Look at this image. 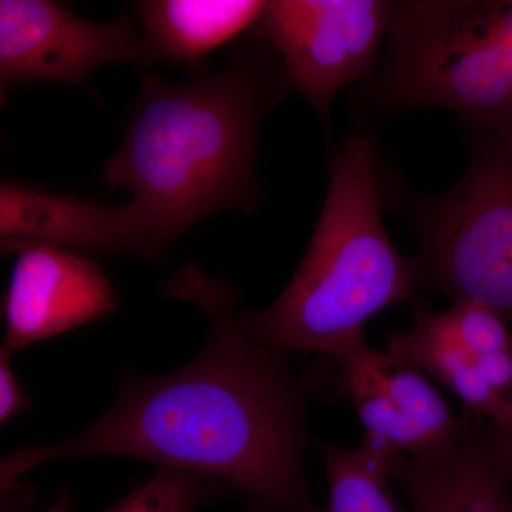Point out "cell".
<instances>
[{"label":"cell","instance_id":"7","mask_svg":"<svg viewBox=\"0 0 512 512\" xmlns=\"http://www.w3.org/2000/svg\"><path fill=\"white\" fill-rule=\"evenodd\" d=\"M154 57L126 16L96 22L50 0L0 2V83L83 84L110 63L144 67Z\"/></svg>","mask_w":512,"mask_h":512},{"label":"cell","instance_id":"8","mask_svg":"<svg viewBox=\"0 0 512 512\" xmlns=\"http://www.w3.org/2000/svg\"><path fill=\"white\" fill-rule=\"evenodd\" d=\"M343 386L365 426V439L402 456L417 457L450 446L467 419L454 416L426 375L366 339L336 357Z\"/></svg>","mask_w":512,"mask_h":512},{"label":"cell","instance_id":"15","mask_svg":"<svg viewBox=\"0 0 512 512\" xmlns=\"http://www.w3.org/2000/svg\"><path fill=\"white\" fill-rule=\"evenodd\" d=\"M220 483L194 471L160 468L156 476L101 512H194L212 497Z\"/></svg>","mask_w":512,"mask_h":512},{"label":"cell","instance_id":"6","mask_svg":"<svg viewBox=\"0 0 512 512\" xmlns=\"http://www.w3.org/2000/svg\"><path fill=\"white\" fill-rule=\"evenodd\" d=\"M394 6L387 0H274L266 2L255 35L276 52L292 89L328 124L336 94L375 73Z\"/></svg>","mask_w":512,"mask_h":512},{"label":"cell","instance_id":"11","mask_svg":"<svg viewBox=\"0 0 512 512\" xmlns=\"http://www.w3.org/2000/svg\"><path fill=\"white\" fill-rule=\"evenodd\" d=\"M481 419L471 413L464 433L434 453L390 457V478L407 494L410 511L512 512L511 481Z\"/></svg>","mask_w":512,"mask_h":512},{"label":"cell","instance_id":"9","mask_svg":"<svg viewBox=\"0 0 512 512\" xmlns=\"http://www.w3.org/2000/svg\"><path fill=\"white\" fill-rule=\"evenodd\" d=\"M119 305V292L92 259L49 245L22 249L3 302L2 349L13 355L107 318Z\"/></svg>","mask_w":512,"mask_h":512},{"label":"cell","instance_id":"2","mask_svg":"<svg viewBox=\"0 0 512 512\" xmlns=\"http://www.w3.org/2000/svg\"><path fill=\"white\" fill-rule=\"evenodd\" d=\"M266 52L238 50L222 72L181 86L144 76L104 180L130 192L151 259L215 212L255 207L258 126L292 89Z\"/></svg>","mask_w":512,"mask_h":512},{"label":"cell","instance_id":"4","mask_svg":"<svg viewBox=\"0 0 512 512\" xmlns=\"http://www.w3.org/2000/svg\"><path fill=\"white\" fill-rule=\"evenodd\" d=\"M352 101L377 117L453 111L512 148V0L397 2L384 62Z\"/></svg>","mask_w":512,"mask_h":512},{"label":"cell","instance_id":"13","mask_svg":"<svg viewBox=\"0 0 512 512\" xmlns=\"http://www.w3.org/2000/svg\"><path fill=\"white\" fill-rule=\"evenodd\" d=\"M387 350L443 383L463 400L468 412L503 426L500 404L481 376V355L461 339L451 309H417L412 328L390 336Z\"/></svg>","mask_w":512,"mask_h":512},{"label":"cell","instance_id":"12","mask_svg":"<svg viewBox=\"0 0 512 512\" xmlns=\"http://www.w3.org/2000/svg\"><path fill=\"white\" fill-rule=\"evenodd\" d=\"M265 5L259 0H146L136 9L154 60L194 66L255 28Z\"/></svg>","mask_w":512,"mask_h":512},{"label":"cell","instance_id":"5","mask_svg":"<svg viewBox=\"0 0 512 512\" xmlns=\"http://www.w3.org/2000/svg\"><path fill=\"white\" fill-rule=\"evenodd\" d=\"M468 146L466 173L439 197L406 190L380 161L383 202L416 232L417 288L487 306L512 329V148L477 131Z\"/></svg>","mask_w":512,"mask_h":512},{"label":"cell","instance_id":"14","mask_svg":"<svg viewBox=\"0 0 512 512\" xmlns=\"http://www.w3.org/2000/svg\"><path fill=\"white\" fill-rule=\"evenodd\" d=\"M320 453L329 498L319 512H412L404 510L390 488L392 451L365 439L357 448L322 444Z\"/></svg>","mask_w":512,"mask_h":512},{"label":"cell","instance_id":"16","mask_svg":"<svg viewBox=\"0 0 512 512\" xmlns=\"http://www.w3.org/2000/svg\"><path fill=\"white\" fill-rule=\"evenodd\" d=\"M10 353L0 350V421L2 424L18 417L30 409L28 394L22 387L10 366Z\"/></svg>","mask_w":512,"mask_h":512},{"label":"cell","instance_id":"10","mask_svg":"<svg viewBox=\"0 0 512 512\" xmlns=\"http://www.w3.org/2000/svg\"><path fill=\"white\" fill-rule=\"evenodd\" d=\"M0 245L2 255L49 245L151 259L146 232L130 204L111 207L9 181L0 185Z\"/></svg>","mask_w":512,"mask_h":512},{"label":"cell","instance_id":"1","mask_svg":"<svg viewBox=\"0 0 512 512\" xmlns=\"http://www.w3.org/2000/svg\"><path fill=\"white\" fill-rule=\"evenodd\" d=\"M164 292L207 313L200 356L171 375H124L109 412L79 436L5 458L2 488L56 458L117 456L217 478L271 510L319 512L303 471L306 384L245 329L225 282L190 265Z\"/></svg>","mask_w":512,"mask_h":512},{"label":"cell","instance_id":"3","mask_svg":"<svg viewBox=\"0 0 512 512\" xmlns=\"http://www.w3.org/2000/svg\"><path fill=\"white\" fill-rule=\"evenodd\" d=\"M383 207L375 141L356 131L330 164L328 194L301 264L269 308L241 313L245 329L285 356L336 359L365 339L367 320L412 301L416 262L390 241Z\"/></svg>","mask_w":512,"mask_h":512},{"label":"cell","instance_id":"17","mask_svg":"<svg viewBox=\"0 0 512 512\" xmlns=\"http://www.w3.org/2000/svg\"><path fill=\"white\" fill-rule=\"evenodd\" d=\"M42 512H74L69 490L64 488L62 493L59 494V497L56 498L55 503Z\"/></svg>","mask_w":512,"mask_h":512}]
</instances>
